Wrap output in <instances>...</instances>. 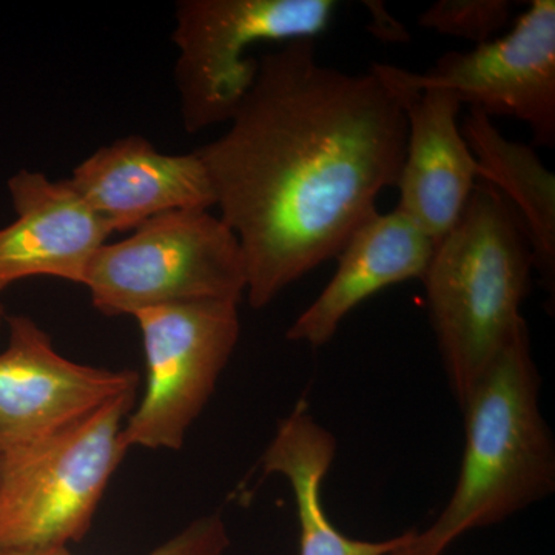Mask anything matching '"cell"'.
I'll use <instances>...</instances> for the list:
<instances>
[{"mask_svg": "<svg viewBox=\"0 0 555 555\" xmlns=\"http://www.w3.org/2000/svg\"><path fill=\"white\" fill-rule=\"evenodd\" d=\"M230 546L228 526L219 514L201 517L149 555H224ZM0 555H73L68 546L30 551H0Z\"/></svg>", "mask_w": 555, "mask_h": 555, "instance_id": "obj_17", "label": "cell"}, {"mask_svg": "<svg viewBox=\"0 0 555 555\" xmlns=\"http://www.w3.org/2000/svg\"><path fill=\"white\" fill-rule=\"evenodd\" d=\"M462 133L480 167V179L494 188L516 211L531 247L534 269L554 301L555 177L532 145L511 141L492 118L470 107Z\"/></svg>", "mask_w": 555, "mask_h": 555, "instance_id": "obj_15", "label": "cell"}, {"mask_svg": "<svg viewBox=\"0 0 555 555\" xmlns=\"http://www.w3.org/2000/svg\"><path fill=\"white\" fill-rule=\"evenodd\" d=\"M371 72L393 90L408 120L397 208L438 244L459 222L480 179V167L456 122L463 104L452 91L412 87L403 68L374 64Z\"/></svg>", "mask_w": 555, "mask_h": 555, "instance_id": "obj_10", "label": "cell"}, {"mask_svg": "<svg viewBox=\"0 0 555 555\" xmlns=\"http://www.w3.org/2000/svg\"><path fill=\"white\" fill-rule=\"evenodd\" d=\"M7 185L16 219L0 229V294L35 276L83 284L91 259L112 235L107 225L68 179L24 169Z\"/></svg>", "mask_w": 555, "mask_h": 555, "instance_id": "obj_12", "label": "cell"}, {"mask_svg": "<svg viewBox=\"0 0 555 555\" xmlns=\"http://www.w3.org/2000/svg\"><path fill=\"white\" fill-rule=\"evenodd\" d=\"M7 313L5 309H3V306L0 305V326H2L3 321H5Z\"/></svg>", "mask_w": 555, "mask_h": 555, "instance_id": "obj_19", "label": "cell"}, {"mask_svg": "<svg viewBox=\"0 0 555 555\" xmlns=\"http://www.w3.org/2000/svg\"><path fill=\"white\" fill-rule=\"evenodd\" d=\"M137 392L124 393L53 436L0 440V551L80 542L129 452L122 427Z\"/></svg>", "mask_w": 555, "mask_h": 555, "instance_id": "obj_4", "label": "cell"}, {"mask_svg": "<svg viewBox=\"0 0 555 555\" xmlns=\"http://www.w3.org/2000/svg\"><path fill=\"white\" fill-rule=\"evenodd\" d=\"M229 124L195 152L243 248L248 302L264 309L377 214L379 193L397 188L408 120L375 73L327 67L302 39L258 57Z\"/></svg>", "mask_w": 555, "mask_h": 555, "instance_id": "obj_1", "label": "cell"}, {"mask_svg": "<svg viewBox=\"0 0 555 555\" xmlns=\"http://www.w3.org/2000/svg\"><path fill=\"white\" fill-rule=\"evenodd\" d=\"M540 385L525 321L460 406L466 441L459 480L437 520L418 532L438 554L553 494L555 444Z\"/></svg>", "mask_w": 555, "mask_h": 555, "instance_id": "obj_3", "label": "cell"}, {"mask_svg": "<svg viewBox=\"0 0 555 555\" xmlns=\"http://www.w3.org/2000/svg\"><path fill=\"white\" fill-rule=\"evenodd\" d=\"M511 13L513 3L507 0H440L420 14L418 24L438 35L481 46L506 27Z\"/></svg>", "mask_w": 555, "mask_h": 555, "instance_id": "obj_16", "label": "cell"}, {"mask_svg": "<svg viewBox=\"0 0 555 555\" xmlns=\"http://www.w3.org/2000/svg\"><path fill=\"white\" fill-rule=\"evenodd\" d=\"M68 181L112 233L133 232L167 211L217 206L196 152L169 155L138 134L102 145Z\"/></svg>", "mask_w": 555, "mask_h": 555, "instance_id": "obj_11", "label": "cell"}, {"mask_svg": "<svg viewBox=\"0 0 555 555\" xmlns=\"http://www.w3.org/2000/svg\"><path fill=\"white\" fill-rule=\"evenodd\" d=\"M416 89H444L489 118L521 120L532 144L555 145V2L532 0L502 38L470 51H449L426 73L408 72Z\"/></svg>", "mask_w": 555, "mask_h": 555, "instance_id": "obj_8", "label": "cell"}, {"mask_svg": "<svg viewBox=\"0 0 555 555\" xmlns=\"http://www.w3.org/2000/svg\"><path fill=\"white\" fill-rule=\"evenodd\" d=\"M335 0H181L175 11V82L182 124L198 133L229 122L254 86L258 57L248 49L323 35Z\"/></svg>", "mask_w": 555, "mask_h": 555, "instance_id": "obj_6", "label": "cell"}, {"mask_svg": "<svg viewBox=\"0 0 555 555\" xmlns=\"http://www.w3.org/2000/svg\"><path fill=\"white\" fill-rule=\"evenodd\" d=\"M337 455V438L310 415L308 403L299 401L281 420L275 436L262 454L266 476L286 478L297 506L299 555H390L406 545L412 532L392 539H350L339 532L324 511L321 488Z\"/></svg>", "mask_w": 555, "mask_h": 555, "instance_id": "obj_14", "label": "cell"}, {"mask_svg": "<svg viewBox=\"0 0 555 555\" xmlns=\"http://www.w3.org/2000/svg\"><path fill=\"white\" fill-rule=\"evenodd\" d=\"M534 269L516 211L489 184L470 193L423 284L444 372L462 406L517 328Z\"/></svg>", "mask_w": 555, "mask_h": 555, "instance_id": "obj_2", "label": "cell"}, {"mask_svg": "<svg viewBox=\"0 0 555 555\" xmlns=\"http://www.w3.org/2000/svg\"><path fill=\"white\" fill-rule=\"evenodd\" d=\"M436 247V241L403 211H377L347 241L331 283L288 327L287 338L326 346L343 320L372 295L404 281L423 280Z\"/></svg>", "mask_w": 555, "mask_h": 555, "instance_id": "obj_13", "label": "cell"}, {"mask_svg": "<svg viewBox=\"0 0 555 555\" xmlns=\"http://www.w3.org/2000/svg\"><path fill=\"white\" fill-rule=\"evenodd\" d=\"M82 286L105 317L184 302L240 305L246 259L232 229L210 210H175L149 219L127 238L105 243Z\"/></svg>", "mask_w": 555, "mask_h": 555, "instance_id": "obj_5", "label": "cell"}, {"mask_svg": "<svg viewBox=\"0 0 555 555\" xmlns=\"http://www.w3.org/2000/svg\"><path fill=\"white\" fill-rule=\"evenodd\" d=\"M390 555H440L437 551H434L433 547L426 545L425 542H422L420 539L418 531L412 532L411 539L406 545L398 547L396 553Z\"/></svg>", "mask_w": 555, "mask_h": 555, "instance_id": "obj_18", "label": "cell"}, {"mask_svg": "<svg viewBox=\"0 0 555 555\" xmlns=\"http://www.w3.org/2000/svg\"><path fill=\"white\" fill-rule=\"evenodd\" d=\"M9 343L0 352V440L53 436L124 396L138 392L137 372L76 363L27 315L5 318Z\"/></svg>", "mask_w": 555, "mask_h": 555, "instance_id": "obj_9", "label": "cell"}, {"mask_svg": "<svg viewBox=\"0 0 555 555\" xmlns=\"http://www.w3.org/2000/svg\"><path fill=\"white\" fill-rule=\"evenodd\" d=\"M134 318L144 343L147 385L124 423L122 440L129 451H179L238 345V305L184 302L141 310Z\"/></svg>", "mask_w": 555, "mask_h": 555, "instance_id": "obj_7", "label": "cell"}]
</instances>
